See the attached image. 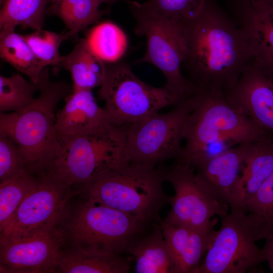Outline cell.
I'll return each mask as SVG.
<instances>
[{"instance_id":"obj_1","label":"cell","mask_w":273,"mask_h":273,"mask_svg":"<svg viewBox=\"0 0 273 273\" xmlns=\"http://www.w3.org/2000/svg\"><path fill=\"white\" fill-rule=\"evenodd\" d=\"M180 24L187 79L198 92L225 97L252 62L246 35L216 0H205L196 17Z\"/></svg>"},{"instance_id":"obj_2","label":"cell","mask_w":273,"mask_h":273,"mask_svg":"<svg viewBox=\"0 0 273 273\" xmlns=\"http://www.w3.org/2000/svg\"><path fill=\"white\" fill-rule=\"evenodd\" d=\"M268 132L243 115L225 97L197 91L184 129L186 144L175 159L191 165Z\"/></svg>"},{"instance_id":"obj_3","label":"cell","mask_w":273,"mask_h":273,"mask_svg":"<svg viewBox=\"0 0 273 273\" xmlns=\"http://www.w3.org/2000/svg\"><path fill=\"white\" fill-rule=\"evenodd\" d=\"M39 94L19 111L0 113V132L12 139L23 153L28 170L38 176L47 173L59 149L56 110L73 90L65 81H52L48 67L38 84Z\"/></svg>"},{"instance_id":"obj_4","label":"cell","mask_w":273,"mask_h":273,"mask_svg":"<svg viewBox=\"0 0 273 273\" xmlns=\"http://www.w3.org/2000/svg\"><path fill=\"white\" fill-rule=\"evenodd\" d=\"M127 125L107 121L83 133L58 135L59 151L47 173L71 187L125 165Z\"/></svg>"},{"instance_id":"obj_5","label":"cell","mask_w":273,"mask_h":273,"mask_svg":"<svg viewBox=\"0 0 273 273\" xmlns=\"http://www.w3.org/2000/svg\"><path fill=\"white\" fill-rule=\"evenodd\" d=\"M164 167L129 162L83 185L87 199L152 224L170 197L163 189Z\"/></svg>"},{"instance_id":"obj_6","label":"cell","mask_w":273,"mask_h":273,"mask_svg":"<svg viewBox=\"0 0 273 273\" xmlns=\"http://www.w3.org/2000/svg\"><path fill=\"white\" fill-rule=\"evenodd\" d=\"M220 217V227L195 273H245L264 262L273 271V238L262 248L256 245L262 238L255 217L242 209Z\"/></svg>"},{"instance_id":"obj_7","label":"cell","mask_w":273,"mask_h":273,"mask_svg":"<svg viewBox=\"0 0 273 273\" xmlns=\"http://www.w3.org/2000/svg\"><path fill=\"white\" fill-rule=\"evenodd\" d=\"M135 19V34L145 36L146 51L137 63H149L165 77L164 87L180 101L190 98L197 90L181 72L184 43L181 26L154 12L144 3L128 1Z\"/></svg>"},{"instance_id":"obj_8","label":"cell","mask_w":273,"mask_h":273,"mask_svg":"<svg viewBox=\"0 0 273 273\" xmlns=\"http://www.w3.org/2000/svg\"><path fill=\"white\" fill-rule=\"evenodd\" d=\"M99 97L105 103L108 122L130 124L181 101L164 87H155L140 79L125 63L106 64Z\"/></svg>"},{"instance_id":"obj_9","label":"cell","mask_w":273,"mask_h":273,"mask_svg":"<svg viewBox=\"0 0 273 273\" xmlns=\"http://www.w3.org/2000/svg\"><path fill=\"white\" fill-rule=\"evenodd\" d=\"M195 95L175 104L167 113L156 112L127 125L129 162L156 167L179 156L184 126L194 108Z\"/></svg>"},{"instance_id":"obj_10","label":"cell","mask_w":273,"mask_h":273,"mask_svg":"<svg viewBox=\"0 0 273 273\" xmlns=\"http://www.w3.org/2000/svg\"><path fill=\"white\" fill-rule=\"evenodd\" d=\"M151 225L87 199L75 212L67 228L77 247L121 254Z\"/></svg>"},{"instance_id":"obj_11","label":"cell","mask_w":273,"mask_h":273,"mask_svg":"<svg viewBox=\"0 0 273 273\" xmlns=\"http://www.w3.org/2000/svg\"><path fill=\"white\" fill-rule=\"evenodd\" d=\"M165 180L173 186L175 194L170 197V211L163 219L170 224L192 228L205 227L228 213L230 207L214 198L196 178L189 164L175 160L164 167Z\"/></svg>"},{"instance_id":"obj_12","label":"cell","mask_w":273,"mask_h":273,"mask_svg":"<svg viewBox=\"0 0 273 273\" xmlns=\"http://www.w3.org/2000/svg\"><path fill=\"white\" fill-rule=\"evenodd\" d=\"M69 186L48 173L37 181L0 233V245L58 224L71 196Z\"/></svg>"},{"instance_id":"obj_13","label":"cell","mask_w":273,"mask_h":273,"mask_svg":"<svg viewBox=\"0 0 273 273\" xmlns=\"http://www.w3.org/2000/svg\"><path fill=\"white\" fill-rule=\"evenodd\" d=\"M57 224L0 245L1 272L43 273L57 269L64 234Z\"/></svg>"},{"instance_id":"obj_14","label":"cell","mask_w":273,"mask_h":273,"mask_svg":"<svg viewBox=\"0 0 273 273\" xmlns=\"http://www.w3.org/2000/svg\"><path fill=\"white\" fill-rule=\"evenodd\" d=\"M253 142L237 145L191 166L209 193L231 209H242L240 176Z\"/></svg>"},{"instance_id":"obj_15","label":"cell","mask_w":273,"mask_h":273,"mask_svg":"<svg viewBox=\"0 0 273 273\" xmlns=\"http://www.w3.org/2000/svg\"><path fill=\"white\" fill-rule=\"evenodd\" d=\"M234 21L246 36L252 62L273 79V3L230 0Z\"/></svg>"},{"instance_id":"obj_16","label":"cell","mask_w":273,"mask_h":273,"mask_svg":"<svg viewBox=\"0 0 273 273\" xmlns=\"http://www.w3.org/2000/svg\"><path fill=\"white\" fill-rule=\"evenodd\" d=\"M225 98L257 125L273 132V79L252 62Z\"/></svg>"},{"instance_id":"obj_17","label":"cell","mask_w":273,"mask_h":273,"mask_svg":"<svg viewBox=\"0 0 273 273\" xmlns=\"http://www.w3.org/2000/svg\"><path fill=\"white\" fill-rule=\"evenodd\" d=\"M216 219L205 227L192 228L168 223L161 225L173 261L174 273H195L212 244L217 231Z\"/></svg>"},{"instance_id":"obj_18","label":"cell","mask_w":273,"mask_h":273,"mask_svg":"<svg viewBox=\"0 0 273 273\" xmlns=\"http://www.w3.org/2000/svg\"><path fill=\"white\" fill-rule=\"evenodd\" d=\"M57 113L56 128L58 135L83 133L106 122L104 108L99 106L92 90H72Z\"/></svg>"},{"instance_id":"obj_19","label":"cell","mask_w":273,"mask_h":273,"mask_svg":"<svg viewBox=\"0 0 273 273\" xmlns=\"http://www.w3.org/2000/svg\"><path fill=\"white\" fill-rule=\"evenodd\" d=\"M126 252L134 260L136 273H174V266L159 222L147 231L127 247Z\"/></svg>"},{"instance_id":"obj_20","label":"cell","mask_w":273,"mask_h":273,"mask_svg":"<svg viewBox=\"0 0 273 273\" xmlns=\"http://www.w3.org/2000/svg\"><path fill=\"white\" fill-rule=\"evenodd\" d=\"M273 172V132L254 141L241 171L239 188L241 208Z\"/></svg>"},{"instance_id":"obj_21","label":"cell","mask_w":273,"mask_h":273,"mask_svg":"<svg viewBox=\"0 0 273 273\" xmlns=\"http://www.w3.org/2000/svg\"><path fill=\"white\" fill-rule=\"evenodd\" d=\"M131 266L120 254L84 247L61 254L57 269L64 273H127Z\"/></svg>"},{"instance_id":"obj_22","label":"cell","mask_w":273,"mask_h":273,"mask_svg":"<svg viewBox=\"0 0 273 273\" xmlns=\"http://www.w3.org/2000/svg\"><path fill=\"white\" fill-rule=\"evenodd\" d=\"M106 64L88 48L84 38L80 39L72 51L64 58L58 67L68 71L73 81V90H92L101 86Z\"/></svg>"},{"instance_id":"obj_23","label":"cell","mask_w":273,"mask_h":273,"mask_svg":"<svg viewBox=\"0 0 273 273\" xmlns=\"http://www.w3.org/2000/svg\"><path fill=\"white\" fill-rule=\"evenodd\" d=\"M0 56L31 81L39 83L46 67L37 58L23 35L16 33L15 29L1 30Z\"/></svg>"},{"instance_id":"obj_24","label":"cell","mask_w":273,"mask_h":273,"mask_svg":"<svg viewBox=\"0 0 273 273\" xmlns=\"http://www.w3.org/2000/svg\"><path fill=\"white\" fill-rule=\"evenodd\" d=\"M84 39L90 50L105 64L118 62L128 47L127 38L124 31L109 21L93 27Z\"/></svg>"},{"instance_id":"obj_25","label":"cell","mask_w":273,"mask_h":273,"mask_svg":"<svg viewBox=\"0 0 273 273\" xmlns=\"http://www.w3.org/2000/svg\"><path fill=\"white\" fill-rule=\"evenodd\" d=\"M47 0H5L0 12L1 30L17 26L33 30L42 28Z\"/></svg>"},{"instance_id":"obj_26","label":"cell","mask_w":273,"mask_h":273,"mask_svg":"<svg viewBox=\"0 0 273 273\" xmlns=\"http://www.w3.org/2000/svg\"><path fill=\"white\" fill-rule=\"evenodd\" d=\"M37 177L28 169L0 184V233L8 224L18 207L35 185Z\"/></svg>"},{"instance_id":"obj_27","label":"cell","mask_w":273,"mask_h":273,"mask_svg":"<svg viewBox=\"0 0 273 273\" xmlns=\"http://www.w3.org/2000/svg\"><path fill=\"white\" fill-rule=\"evenodd\" d=\"M100 5L98 0H61L54 11L74 35L99 20L104 13Z\"/></svg>"},{"instance_id":"obj_28","label":"cell","mask_w":273,"mask_h":273,"mask_svg":"<svg viewBox=\"0 0 273 273\" xmlns=\"http://www.w3.org/2000/svg\"><path fill=\"white\" fill-rule=\"evenodd\" d=\"M38 85L27 81L19 74L10 77L0 76V112H16L23 110L35 99Z\"/></svg>"},{"instance_id":"obj_29","label":"cell","mask_w":273,"mask_h":273,"mask_svg":"<svg viewBox=\"0 0 273 273\" xmlns=\"http://www.w3.org/2000/svg\"><path fill=\"white\" fill-rule=\"evenodd\" d=\"M70 36L72 35L69 31L65 34L57 33L42 29L23 35L37 58L46 67L53 66L54 72H57L64 58L60 54V46Z\"/></svg>"},{"instance_id":"obj_30","label":"cell","mask_w":273,"mask_h":273,"mask_svg":"<svg viewBox=\"0 0 273 273\" xmlns=\"http://www.w3.org/2000/svg\"><path fill=\"white\" fill-rule=\"evenodd\" d=\"M244 210L257 220L262 239L273 238V172L248 200Z\"/></svg>"},{"instance_id":"obj_31","label":"cell","mask_w":273,"mask_h":273,"mask_svg":"<svg viewBox=\"0 0 273 273\" xmlns=\"http://www.w3.org/2000/svg\"><path fill=\"white\" fill-rule=\"evenodd\" d=\"M205 0H148L144 3L160 16L177 23L196 17L201 10Z\"/></svg>"},{"instance_id":"obj_32","label":"cell","mask_w":273,"mask_h":273,"mask_svg":"<svg viewBox=\"0 0 273 273\" xmlns=\"http://www.w3.org/2000/svg\"><path fill=\"white\" fill-rule=\"evenodd\" d=\"M26 169L27 163L20 149L12 139L0 132L1 182Z\"/></svg>"},{"instance_id":"obj_33","label":"cell","mask_w":273,"mask_h":273,"mask_svg":"<svg viewBox=\"0 0 273 273\" xmlns=\"http://www.w3.org/2000/svg\"><path fill=\"white\" fill-rule=\"evenodd\" d=\"M61 0H50L51 2V8L52 11H54L59 5Z\"/></svg>"},{"instance_id":"obj_34","label":"cell","mask_w":273,"mask_h":273,"mask_svg":"<svg viewBox=\"0 0 273 273\" xmlns=\"http://www.w3.org/2000/svg\"><path fill=\"white\" fill-rule=\"evenodd\" d=\"M98 1L100 3V4H101L104 3H108V4H112L118 1H125V0H98Z\"/></svg>"},{"instance_id":"obj_35","label":"cell","mask_w":273,"mask_h":273,"mask_svg":"<svg viewBox=\"0 0 273 273\" xmlns=\"http://www.w3.org/2000/svg\"><path fill=\"white\" fill-rule=\"evenodd\" d=\"M254 1H260V2H267V3H273V0H252Z\"/></svg>"},{"instance_id":"obj_36","label":"cell","mask_w":273,"mask_h":273,"mask_svg":"<svg viewBox=\"0 0 273 273\" xmlns=\"http://www.w3.org/2000/svg\"><path fill=\"white\" fill-rule=\"evenodd\" d=\"M4 1H5V0H0V4H1V6H2V5L3 4Z\"/></svg>"}]
</instances>
